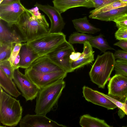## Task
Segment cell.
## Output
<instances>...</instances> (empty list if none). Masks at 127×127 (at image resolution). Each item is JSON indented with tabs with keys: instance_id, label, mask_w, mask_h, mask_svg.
<instances>
[{
	"instance_id": "cell-17",
	"label": "cell",
	"mask_w": 127,
	"mask_h": 127,
	"mask_svg": "<svg viewBox=\"0 0 127 127\" xmlns=\"http://www.w3.org/2000/svg\"><path fill=\"white\" fill-rule=\"evenodd\" d=\"M19 54V67L25 69L29 68L32 63L40 57L26 43L22 44Z\"/></svg>"
},
{
	"instance_id": "cell-19",
	"label": "cell",
	"mask_w": 127,
	"mask_h": 127,
	"mask_svg": "<svg viewBox=\"0 0 127 127\" xmlns=\"http://www.w3.org/2000/svg\"><path fill=\"white\" fill-rule=\"evenodd\" d=\"M127 13V6L98 14H90V18L106 21H113L121 15Z\"/></svg>"
},
{
	"instance_id": "cell-12",
	"label": "cell",
	"mask_w": 127,
	"mask_h": 127,
	"mask_svg": "<svg viewBox=\"0 0 127 127\" xmlns=\"http://www.w3.org/2000/svg\"><path fill=\"white\" fill-rule=\"evenodd\" d=\"M21 127H65L47 117L46 115L27 114L22 118L19 123Z\"/></svg>"
},
{
	"instance_id": "cell-43",
	"label": "cell",
	"mask_w": 127,
	"mask_h": 127,
	"mask_svg": "<svg viewBox=\"0 0 127 127\" xmlns=\"http://www.w3.org/2000/svg\"><path fill=\"white\" fill-rule=\"evenodd\" d=\"M126 31L127 32V29H126Z\"/></svg>"
},
{
	"instance_id": "cell-11",
	"label": "cell",
	"mask_w": 127,
	"mask_h": 127,
	"mask_svg": "<svg viewBox=\"0 0 127 127\" xmlns=\"http://www.w3.org/2000/svg\"><path fill=\"white\" fill-rule=\"evenodd\" d=\"M39 9L45 13L48 17L51 22V26L49 33L62 32L65 23L61 13L54 6L49 5H42L36 3L34 5Z\"/></svg>"
},
{
	"instance_id": "cell-30",
	"label": "cell",
	"mask_w": 127,
	"mask_h": 127,
	"mask_svg": "<svg viewBox=\"0 0 127 127\" xmlns=\"http://www.w3.org/2000/svg\"><path fill=\"white\" fill-rule=\"evenodd\" d=\"M22 45V43H17L15 44L14 48L8 60L12 66L15 59L19 53Z\"/></svg>"
},
{
	"instance_id": "cell-18",
	"label": "cell",
	"mask_w": 127,
	"mask_h": 127,
	"mask_svg": "<svg viewBox=\"0 0 127 127\" xmlns=\"http://www.w3.org/2000/svg\"><path fill=\"white\" fill-rule=\"evenodd\" d=\"M83 52L78 59L76 61L72 62L71 66L74 70L91 63L94 61V52L92 47L88 42L84 44Z\"/></svg>"
},
{
	"instance_id": "cell-34",
	"label": "cell",
	"mask_w": 127,
	"mask_h": 127,
	"mask_svg": "<svg viewBox=\"0 0 127 127\" xmlns=\"http://www.w3.org/2000/svg\"><path fill=\"white\" fill-rule=\"evenodd\" d=\"M117 0H92L94 4V8H97L105 4Z\"/></svg>"
},
{
	"instance_id": "cell-4",
	"label": "cell",
	"mask_w": 127,
	"mask_h": 127,
	"mask_svg": "<svg viewBox=\"0 0 127 127\" xmlns=\"http://www.w3.org/2000/svg\"><path fill=\"white\" fill-rule=\"evenodd\" d=\"M23 111L19 100L4 92L0 87V123L6 126H16L22 118Z\"/></svg>"
},
{
	"instance_id": "cell-39",
	"label": "cell",
	"mask_w": 127,
	"mask_h": 127,
	"mask_svg": "<svg viewBox=\"0 0 127 127\" xmlns=\"http://www.w3.org/2000/svg\"><path fill=\"white\" fill-rule=\"evenodd\" d=\"M119 109L118 112V114L120 117L121 118H122L123 117L125 116L124 115L126 114L125 112L122 110L120 109Z\"/></svg>"
},
{
	"instance_id": "cell-42",
	"label": "cell",
	"mask_w": 127,
	"mask_h": 127,
	"mask_svg": "<svg viewBox=\"0 0 127 127\" xmlns=\"http://www.w3.org/2000/svg\"><path fill=\"white\" fill-rule=\"evenodd\" d=\"M3 0H0V3H1Z\"/></svg>"
},
{
	"instance_id": "cell-16",
	"label": "cell",
	"mask_w": 127,
	"mask_h": 127,
	"mask_svg": "<svg viewBox=\"0 0 127 127\" xmlns=\"http://www.w3.org/2000/svg\"><path fill=\"white\" fill-rule=\"evenodd\" d=\"M12 27L6 26L0 20V43L15 44L25 42L20 33L12 28Z\"/></svg>"
},
{
	"instance_id": "cell-35",
	"label": "cell",
	"mask_w": 127,
	"mask_h": 127,
	"mask_svg": "<svg viewBox=\"0 0 127 127\" xmlns=\"http://www.w3.org/2000/svg\"><path fill=\"white\" fill-rule=\"evenodd\" d=\"M114 45L119 47L123 50L127 52V40H120L115 43Z\"/></svg>"
},
{
	"instance_id": "cell-2",
	"label": "cell",
	"mask_w": 127,
	"mask_h": 127,
	"mask_svg": "<svg viewBox=\"0 0 127 127\" xmlns=\"http://www.w3.org/2000/svg\"><path fill=\"white\" fill-rule=\"evenodd\" d=\"M65 86V82L62 79L40 89L36 98L35 114L46 115L54 110Z\"/></svg>"
},
{
	"instance_id": "cell-25",
	"label": "cell",
	"mask_w": 127,
	"mask_h": 127,
	"mask_svg": "<svg viewBox=\"0 0 127 127\" xmlns=\"http://www.w3.org/2000/svg\"><path fill=\"white\" fill-rule=\"evenodd\" d=\"M92 35L77 32H74L69 36L68 42L72 44L79 43L84 44L89 41L93 37Z\"/></svg>"
},
{
	"instance_id": "cell-28",
	"label": "cell",
	"mask_w": 127,
	"mask_h": 127,
	"mask_svg": "<svg viewBox=\"0 0 127 127\" xmlns=\"http://www.w3.org/2000/svg\"><path fill=\"white\" fill-rule=\"evenodd\" d=\"M0 68L10 79L13 80L15 69L11 65L8 60L0 63Z\"/></svg>"
},
{
	"instance_id": "cell-6",
	"label": "cell",
	"mask_w": 127,
	"mask_h": 127,
	"mask_svg": "<svg viewBox=\"0 0 127 127\" xmlns=\"http://www.w3.org/2000/svg\"><path fill=\"white\" fill-rule=\"evenodd\" d=\"M75 52L72 45L66 40L47 54L54 63L67 73L74 71L70 62L69 57Z\"/></svg>"
},
{
	"instance_id": "cell-27",
	"label": "cell",
	"mask_w": 127,
	"mask_h": 127,
	"mask_svg": "<svg viewBox=\"0 0 127 127\" xmlns=\"http://www.w3.org/2000/svg\"><path fill=\"white\" fill-rule=\"evenodd\" d=\"M116 73L127 76V61L118 59L116 61L114 68Z\"/></svg>"
},
{
	"instance_id": "cell-36",
	"label": "cell",
	"mask_w": 127,
	"mask_h": 127,
	"mask_svg": "<svg viewBox=\"0 0 127 127\" xmlns=\"http://www.w3.org/2000/svg\"><path fill=\"white\" fill-rule=\"evenodd\" d=\"M81 53L74 52L72 53L69 57V62L71 63L77 60L80 57Z\"/></svg>"
},
{
	"instance_id": "cell-33",
	"label": "cell",
	"mask_w": 127,
	"mask_h": 127,
	"mask_svg": "<svg viewBox=\"0 0 127 127\" xmlns=\"http://www.w3.org/2000/svg\"><path fill=\"white\" fill-rule=\"evenodd\" d=\"M114 55L116 59L127 61V52L123 50H118L115 51Z\"/></svg>"
},
{
	"instance_id": "cell-38",
	"label": "cell",
	"mask_w": 127,
	"mask_h": 127,
	"mask_svg": "<svg viewBox=\"0 0 127 127\" xmlns=\"http://www.w3.org/2000/svg\"><path fill=\"white\" fill-rule=\"evenodd\" d=\"M20 0H3L1 3L0 5L5 4L9 3L12 2Z\"/></svg>"
},
{
	"instance_id": "cell-14",
	"label": "cell",
	"mask_w": 127,
	"mask_h": 127,
	"mask_svg": "<svg viewBox=\"0 0 127 127\" xmlns=\"http://www.w3.org/2000/svg\"><path fill=\"white\" fill-rule=\"evenodd\" d=\"M29 68L37 71L46 73L64 70L47 55L39 57L32 63Z\"/></svg>"
},
{
	"instance_id": "cell-13",
	"label": "cell",
	"mask_w": 127,
	"mask_h": 127,
	"mask_svg": "<svg viewBox=\"0 0 127 127\" xmlns=\"http://www.w3.org/2000/svg\"><path fill=\"white\" fill-rule=\"evenodd\" d=\"M83 96L87 101L95 105L113 110L117 106L105 95V94L92 88L84 86L82 88Z\"/></svg>"
},
{
	"instance_id": "cell-9",
	"label": "cell",
	"mask_w": 127,
	"mask_h": 127,
	"mask_svg": "<svg viewBox=\"0 0 127 127\" xmlns=\"http://www.w3.org/2000/svg\"><path fill=\"white\" fill-rule=\"evenodd\" d=\"M27 9L20 0L0 5V20L5 22L9 27H12L16 25L20 16Z\"/></svg>"
},
{
	"instance_id": "cell-37",
	"label": "cell",
	"mask_w": 127,
	"mask_h": 127,
	"mask_svg": "<svg viewBox=\"0 0 127 127\" xmlns=\"http://www.w3.org/2000/svg\"><path fill=\"white\" fill-rule=\"evenodd\" d=\"M20 57L19 54H18L13 62L12 66L14 69L18 68L19 67V63Z\"/></svg>"
},
{
	"instance_id": "cell-20",
	"label": "cell",
	"mask_w": 127,
	"mask_h": 127,
	"mask_svg": "<svg viewBox=\"0 0 127 127\" xmlns=\"http://www.w3.org/2000/svg\"><path fill=\"white\" fill-rule=\"evenodd\" d=\"M72 22L76 31L81 33L94 34L100 31V29L94 27L90 23L86 16L74 19Z\"/></svg>"
},
{
	"instance_id": "cell-26",
	"label": "cell",
	"mask_w": 127,
	"mask_h": 127,
	"mask_svg": "<svg viewBox=\"0 0 127 127\" xmlns=\"http://www.w3.org/2000/svg\"><path fill=\"white\" fill-rule=\"evenodd\" d=\"M15 45L12 43H0V63L9 59Z\"/></svg>"
},
{
	"instance_id": "cell-22",
	"label": "cell",
	"mask_w": 127,
	"mask_h": 127,
	"mask_svg": "<svg viewBox=\"0 0 127 127\" xmlns=\"http://www.w3.org/2000/svg\"><path fill=\"white\" fill-rule=\"evenodd\" d=\"M80 125L82 127H110L104 120L92 117L89 114L84 115L81 116Z\"/></svg>"
},
{
	"instance_id": "cell-23",
	"label": "cell",
	"mask_w": 127,
	"mask_h": 127,
	"mask_svg": "<svg viewBox=\"0 0 127 127\" xmlns=\"http://www.w3.org/2000/svg\"><path fill=\"white\" fill-rule=\"evenodd\" d=\"M88 42L92 47L99 49L102 52L104 53L108 50H115L109 45L101 34L95 36H93Z\"/></svg>"
},
{
	"instance_id": "cell-15",
	"label": "cell",
	"mask_w": 127,
	"mask_h": 127,
	"mask_svg": "<svg viewBox=\"0 0 127 127\" xmlns=\"http://www.w3.org/2000/svg\"><path fill=\"white\" fill-rule=\"evenodd\" d=\"M52 2L54 6L61 13L69 9L77 7L94 8L92 0H53Z\"/></svg>"
},
{
	"instance_id": "cell-8",
	"label": "cell",
	"mask_w": 127,
	"mask_h": 127,
	"mask_svg": "<svg viewBox=\"0 0 127 127\" xmlns=\"http://www.w3.org/2000/svg\"><path fill=\"white\" fill-rule=\"evenodd\" d=\"M13 80L26 101H32L36 98L39 88L26 75L21 72L19 68L15 69Z\"/></svg>"
},
{
	"instance_id": "cell-24",
	"label": "cell",
	"mask_w": 127,
	"mask_h": 127,
	"mask_svg": "<svg viewBox=\"0 0 127 127\" xmlns=\"http://www.w3.org/2000/svg\"><path fill=\"white\" fill-rule=\"evenodd\" d=\"M126 6H127V3L117 0L97 8H95L90 11L89 13L92 14H98Z\"/></svg>"
},
{
	"instance_id": "cell-31",
	"label": "cell",
	"mask_w": 127,
	"mask_h": 127,
	"mask_svg": "<svg viewBox=\"0 0 127 127\" xmlns=\"http://www.w3.org/2000/svg\"><path fill=\"white\" fill-rule=\"evenodd\" d=\"M105 96L113 102L119 109L122 110L127 115V104L110 96L105 94Z\"/></svg>"
},
{
	"instance_id": "cell-29",
	"label": "cell",
	"mask_w": 127,
	"mask_h": 127,
	"mask_svg": "<svg viewBox=\"0 0 127 127\" xmlns=\"http://www.w3.org/2000/svg\"><path fill=\"white\" fill-rule=\"evenodd\" d=\"M118 29H127V13L122 14L115 18L113 21Z\"/></svg>"
},
{
	"instance_id": "cell-40",
	"label": "cell",
	"mask_w": 127,
	"mask_h": 127,
	"mask_svg": "<svg viewBox=\"0 0 127 127\" xmlns=\"http://www.w3.org/2000/svg\"><path fill=\"white\" fill-rule=\"evenodd\" d=\"M120 1L124 2L126 3H127V0H119Z\"/></svg>"
},
{
	"instance_id": "cell-7",
	"label": "cell",
	"mask_w": 127,
	"mask_h": 127,
	"mask_svg": "<svg viewBox=\"0 0 127 127\" xmlns=\"http://www.w3.org/2000/svg\"><path fill=\"white\" fill-rule=\"evenodd\" d=\"M67 73L64 70L46 73L39 72L31 68L25 69V74L39 89L58 80L63 79Z\"/></svg>"
},
{
	"instance_id": "cell-1",
	"label": "cell",
	"mask_w": 127,
	"mask_h": 127,
	"mask_svg": "<svg viewBox=\"0 0 127 127\" xmlns=\"http://www.w3.org/2000/svg\"><path fill=\"white\" fill-rule=\"evenodd\" d=\"M38 9L37 7L27 9L16 25L25 42L49 33V24Z\"/></svg>"
},
{
	"instance_id": "cell-3",
	"label": "cell",
	"mask_w": 127,
	"mask_h": 127,
	"mask_svg": "<svg viewBox=\"0 0 127 127\" xmlns=\"http://www.w3.org/2000/svg\"><path fill=\"white\" fill-rule=\"evenodd\" d=\"M115 59L109 51L98 55L89 74L91 80L100 88L104 89L114 68Z\"/></svg>"
},
{
	"instance_id": "cell-5",
	"label": "cell",
	"mask_w": 127,
	"mask_h": 127,
	"mask_svg": "<svg viewBox=\"0 0 127 127\" xmlns=\"http://www.w3.org/2000/svg\"><path fill=\"white\" fill-rule=\"evenodd\" d=\"M66 40L65 35L62 32L48 33L26 43L41 56L46 55Z\"/></svg>"
},
{
	"instance_id": "cell-32",
	"label": "cell",
	"mask_w": 127,
	"mask_h": 127,
	"mask_svg": "<svg viewBox=\"0 0 127 127\" xmlns=\"http://www.w3.org/2000/svg\"><path fill=\"white\" fill-rule=\"evenodd\" d=\"M115 36L118 40H127V32L125 29H118L115 33Z\"/></svg>"
},
{
	"instance_id": "cell-21",
	"label": "cell",
	"mask_w": 127,
	"mask_h": 127,
	"mask_svg": "<svg viewBox=\"0 0 127 127\" xmlns=\"http://www.w3.org/2000/svg\"><path fill=\"white\" fill-rule=\"evenodd\" d=\"M0 86L5 92L14 97H17L21 95L12 80L8 77L0 68Z\"/></svg>"
},
{
	"instance_id": "cell-41",
	"label": "cell",
	"mask_w": 127,
	"mask_h": 127,
	"mask_svg": "<svg viewBox=\"0 0 127 127\" xmlns=\"http://www.w3.org/2000/svg\"><path fill=\"white\" fill-rule=\"evenodd\" d=\"M123 102L127 104V98Z\"/></svg>"
},
{
	"instance_id": "cell-10",
	"label": "cell",
	"mask_w": 127,
	"mask_h": 127,
	"mask_svg": "<svg viewBox=\"0 0 127 127\" xmlns=\"http://www.w3.org/2000/svg\"><path fill=\"white\" fill-rule=\"evenodd\" d=\"M108 95L123 102L127 98V76L116 73L108 85Z\"/></svg>"
}]
</instances>
